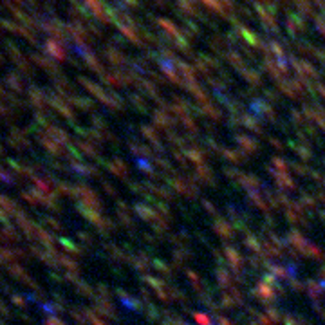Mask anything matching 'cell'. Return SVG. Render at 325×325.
<instances>
[{
  "label": "cell",
  "instance_id": "obj_2",
  "mask_svg": "<svg viewBox=\"0 0 325 325\" xmlns=\"http://www.w3.org/2000/svg\"><path fill=\"white\" fill-rule=\"evenodd\" d=\"M85 4L91 8V11L96 15L98 18H101L103 22H107V17H105V9H103V4H101L100 0H85Z\"/></svg>",
  "mask_w": 325,
  "mask_h": 325
},
{
  "label": "cell",
  "instance_id": "obj_3",
  "mask_svg": "<svg viewBox=\"0 0 325 325\" xmlns=\"http://www.w3.org/2000/svg\"><path fill=\"white\" fill-rule=\"evenodd\" d=\"M11 2H17V4H24V0H11Z\"/></svg>",
  "mask_w": 325,
  "mask_h": 325
},
{
  "label": "cell",
  "instance_id": "obj_1",
  "mask_svg": "<svg viewBox=\"0 0 325 325\" xmlns=\"http://www.w3.org/2000/svg\"><path fill=\"white\" fill-rule=\"evenodd\" d=\"M45 51L51 52L52 56L60 58V60H63L65 52H63V47H61V43H58L56 40H49L47 43H45Z\"/></svg>",
  "mask_w": 325,
  "mask_h": 325
},
{
  "label": "cell",
  "instance_id": "obj_4",
  "mask_svg": "<svg viewBox=\"0 0 325 325\" xmlns=\"http://www.w3.org/2000/svg\"><path fill=\"white\" fill-rule=\"evenodd\" d=\"M0 60H2V54H0Z\"/></svg>",
  "mask_w": 325,
  "mask_h": 325
}]
</instances>
